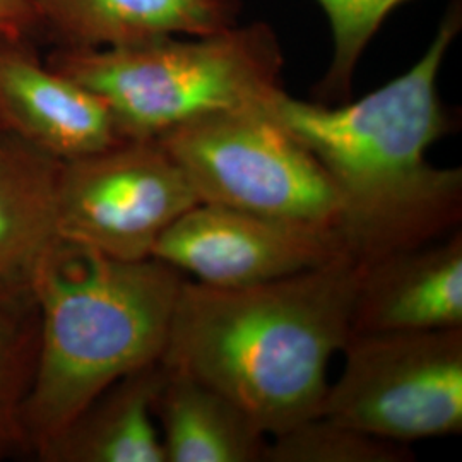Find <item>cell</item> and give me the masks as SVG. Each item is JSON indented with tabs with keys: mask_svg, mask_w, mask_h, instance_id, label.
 Listing matches in <instances>:
<instances>
[{
	"mask_svg": "<svg viewBox=\"0 0 462 462\" xmlns=\"http://www.w3.org/2000/svg\"><path fill=\"white\" fill-rule=\"evenodd\" d=\"M60 163L0 133V301L32 297L34 273L60 238L55 202Z\"/></svg>",
	"mask_w": 462,
	"mask_h": 462,
	"instance_id": "cell-12",
	"label": "cell"
},
{
	"mask_svg": "<svg viewBox=\"0 0 462 462\" xmlns=\"http://www.w3.org/2000/svg\"><path fill=\"white\" fill-rule=\"evenodd\" d=\"M105 99L125 139H156L204 116L255 108L281 88L282 50L265 23L47 59Z\"/></svg>",
	"mask_w": 462,
	"mask_h": 462,
	"instance_id": "cell-4",
	"label": "cell"
},
{
	"mask_svg": "<svg viewBox=\"0 0 462 462\" xmlns=\"http://www.w3.org/2000/svg\"><path fill=\"white\" fill-rule=\"evenodd\" d=\"M360 276L362 263L341 257L244 288L185 278L160 362L213 385L273 437L320 413Z\"/></svg>",
	"mask_w": 462,
	"mask_h": 462,
	"instance_id": "cell-2",
	"label": "cell"
},
{
	"mask_svg": "<svg viewBox=\"0 0 462 462\" xmlns=\"http://www.w3.org/2000/svg\"><path fill=\"white\" fill-rule=\"evenodd\" d=\"M461 26V5L454 4L421 59L358 101L329 106L280 88L257 106L329 175L339 202L336 230L362 264L444 238L461 223V168L427 158L452 129L437 81Z\"/></svg>",
	"mask_w": 462,
	"mask_h": 462,
	"instance_id": "cell-1",
	"label": "cell"
},
{
	"mask_svg": "<svg viewBox=\"0 0 462 462\" xmlns=\"http://www.w3.org/2000/svg\"><path fill=\"white\" fill-rule=\"evenodd\" d=\"M0 133L57 162L125 141L106 101L43 64L33 40L0 42Z\"/></svg>",
	"mask_w": 462,
	"mask_h": 462,
	"instance_id": "cell-9",
	"label": "cell"
},
{
	"mask_svg": "<svg viewBox=\"0 0 462 462\" xmlns=\"http://www.w3.org/2000/svg\"><path fill=\"white\" fill-rule=\"evenodd\" d=\"M55 202L60 238L120 261L152 257L160 236L200 204L158 139H125L62 162Z\"/></svg>",
	"mask_w": 462,
	"mask_h": 462,
	"instance_id": "cell-7",
	"label": "cell"
},
{
	"mask_svg": "<svg viewBox=\"0 0 462 462\" xmlns=\"http://www.w3.org/2000/svg\"><path fill=\"white\" fill-rule=\"evenodd\" d=\"M57 49H106L236 24L240 0H32Z\"/></svg>",
	"mask_w": 462,
	"mask_h": 462,
	"instance_id": "cell-11",
	"label": "cell"
},
{
	"mask_svg": "<svg viewBox=\"0 0 462 462\" xmlns=\"http://www.w3.org/2000/svg\"><path fill=\"white\" fill-rule=\"evenodd\" d=\"M329 19L332 60L315 95L319 103L349 98L356 66L370 40L397 5L408 0H317Z\"/></svg>",
	"mask_w": 462,
	"mask_h": 462,
	"instance_id": "cell-17",
	"label": "cell"
},
{
	"mask_svg": "<svg viewBox=\"0 0 462 462\" xmlns=\"http://www.w3.org/2000/svg\"><path fill=\"white\" fill-rule=\"evenodd\" d=\"M152 257L199 282L244 288L349 255L329 226L200 202L160 236Z\"/></svg>",
	"mask_w": 462,
	"mask_h": 462,
	"instance_id": "cell-8",
	"label": "cell"
},
{
	"mask_svg": "<svg viewBox=\"0 0 462 462\" xmlns=\"http://www.w3.org/2000/svg\"><path fill=\"white\" fill-rule=\"evenodd\" d=\"M320 413L383 440L411 444L462 430V328L351 334Z\"/></svg>",
	"mask_w": 462,
	"mask_h": 462,
	"instance_id": "cell-6",
	"label": "cell"
},
{
	"mask_svg": "<svg viewBox=\"0 0 462 462\" xmlns=\"http://www.w3.org/2000/svg\"><path fill=\"white\" fill-rule=\"evenodd\" d=\"M182 273L154 257L120 261L59 238L34 273L38 355L26 404L36 454L127 374L162 360Z\"/></svg>",
	"mask_w": 462,
	"mask_h": 462,
	"instance_id": "cell-3",
	"label": "cell"
},
{
	"mask_svg": "<svg viewBox=\"0 0 462 462\" xmlns=\"http://www.w3.org/2000/svg\"><path fill=\"white\" fill-rule=\"evenodd\" d=\"M162 362L143 366L95 397L34 456L42 462H166L152 404Z\"/></svg>",
	"mask_w": 462,
	"mask_h": 462,
	"instance_id": "cell-13",
	"label": "cell"
},
{
	"mask_svg": "<svg viewBox=\"0 0 462 462\" xmlns=\"http://www.w3.org/2000/svg\"><path fill=\"white\" fill-rule=\"evenodd\" d=\"M156 139L200 202L337 228L339 202L329 175L257 106L200 116Z\"/></svg>",
	"mask_w": 462,
	"mask_h": 462,
	"instance_id": "cell-5",
	"label": "cell"
},
{
	"mask_svg": "<svg viewBox=\"0 0 462 462\" xmlns=\"http://www.w3.org/2000/svg\"><path fill=\"white\" fill-rule=\"evenodd\" d=\"M40 33L32 0H0V42L33 40Z\"/></svg>",
	"mask_w": 462,
	"mask_h": 462,
	"instance_id": "cell-18",
	"label": "cell"
},
{
	"mask_svg": "<svg viewBox=\"0 0 462 462\" xmlns=\"http://www.w3.org/2000/svg\"><path fill=\"white\" fill-rule=\"evenodd\" d=\"M38 355V310L32 297L0 301V461L26 452V404Z\"/></svg>",
	"mask_w": 462,
	"mask_h": 462,
	"instance_id": "cell-15",
	"label": "cell"
},
{
	"mask_svg": "<svg viewBox=\"0 0 462 462\" xmlns=\"http://www.w3.org/2000/svg\"><path fill=\"white\" fill-rule=\"evenodd\" d=\"M448 328H462L461 231L362 264L351 334Z\"/></svg>",
	"mask_w": 462,
	"mask_h": 462,
	"instance_id": "cell-10",
	"label": "cell"
},
{
	"mask_svg": "<svg viewBox=\"0 0 462 462\" xmlns=\"http://www.w3.org/2000/svg\"><path fill=\"white\" fill-rule=\"evenodd\" d=\"M165 366V365H163ZM166 462H263L267 435L213 385L165 366L152 404Z\"/></svg>",
	"mask_w": 462,
	"mask_h": 462,
	"instance_id": "cell-14",
	"label": "cell"
},
{
	"mask_svg": "<svg viewBox=\"0 0 462 462\" xmlns=\"http://www.w3.org/2000/svg\"><path fill=\"white\" fill-rule=\"evenodd\" d=\"M406 444L383 440L317 414L267 439L263 462H408Z\"/></svg>",
	"mask_w": 462,
	"mask_h": 462,
	"instance_id": "cell-16",
	"label": "cell"
}]
</instances>
